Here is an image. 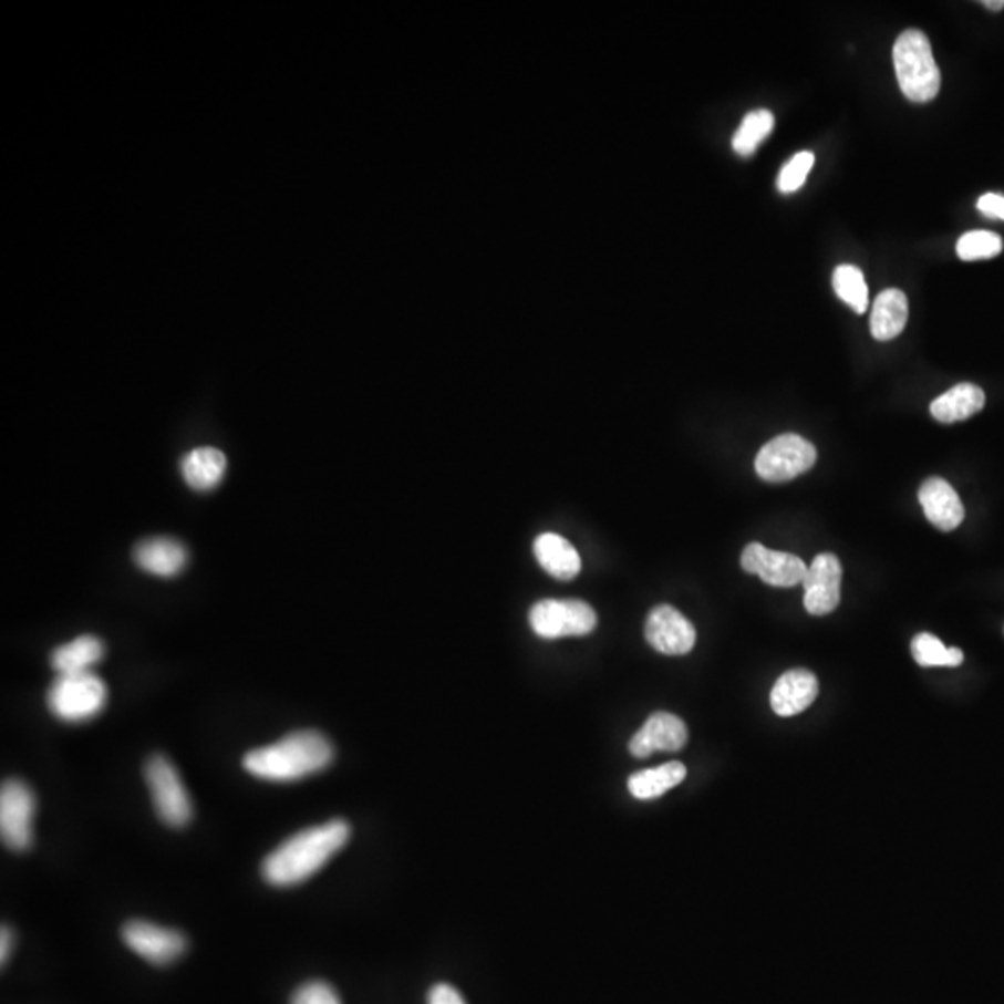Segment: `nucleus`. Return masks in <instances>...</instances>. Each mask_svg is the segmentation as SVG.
I'll return each instance as SVG.
<instances>
[{
	"mask_svg": "<svg viewBox=\"0 0 1004 1004\" xmlns=\"http://www.w3.org/2000/svg\"><path fill=\"white\" fill-rule=\"evenodd\" d=\"M912 655L919 666H960L964 653L959 648H946L934 634L921 633L912 640Z\"/></svg>",
	"mask_w": 1004,
	"mask_h": 1004,
	"instance_id": "24",
	"label": "nucleus"
},
{
	"mask_svg": "<svg viewBox=\"0 0 1004 1004\" xmlns=\"http://www.w3.org/2000/svg\"><path fill=\"white\" fill-rule=\"evenodd\" d=\"M908 298L899 289H886L872 303L871 333L877 341L899 338L908 324Z\"/></svg>",
	"mask_w": 1004,
	"mask_h": 1004,
	"instance_id": "19",
	"label": "nucleus"
},
{
	"mask_svg": "<svg viewBox=\"0 0 1004 1004\" xmlns=\"http://www.w3.org/2000/svg\"><path fill=\"white\" fill-rule=\"evenodd\" d=\"M428 1004H465L458 990L448 984H437L428 993Z\"/></svg>",
	"mask_w": 1004,
	"mask_h": 1004,
	"instance_id": "29",
	"label": "nucleus"
},
{
	"mask_svg": "<svg viewBox=\"0 0 1004 1004\" xmlns=\"http://www.w3.org/2000/svg\"><path fill=\"white\" fill-rule=\"evenodd\" d=\"M226 469V454L215 447L194 448L180 459L183 478L196 491L215 489L224 480Z\"/></svg>",
	"mask_w": 1004,
	"mask_h": 1004,
	"instance_id": "17",
	"label": "nucleus"
},
{
	"mask_svg": "<svg viewBox=\"0 0 1004 1004\" xmlns=\"http://www.w3.org/2000/svg\"><path fill=\"white\" fill-rule=\"evenodd\" d=\"M1003 251V240L992 231H970L960 237L956 253L962 261L992 259Z\"/></svg>",
	"mask_w": 1004,
	"mask_h": 1004,
	"instance_id": "26",
	"label": "nucleus"
},
{
	"mask_svg": "<svg viewBox=\"0 0 1004 1004\" xmlns=\"http://www.w3.org/2000/svg\"><path fill=\"white\" fill-rule=\"evenodd\" d=\"M0 941H2V945H0V956H2V964H4L8 956H10V949H12V930L4 927V929H2V935H0Z\"/></svg>",
	"mask_w": 1004,
	"mask_h": 1004,
	"instance_id": "31",
	"label": "nucleus"
},
{
	"mask_svg": "<svg viewBox=\"0 0 1004 1004\" xmlns=\"http://www.w3.org/2000/svg\"><path fill=\"white\" fill-rule=\"evenodd\" d=\"M919 503L927 519L943 532L956 529L964 521L965 510L959 494L940 476H930L921 484Z\"/></svg>",
	"mask_w": 1004,
	"mask_h": 1004,
	"instance_id": "14",
	"label": "nucleus"
},
{
	"mask_svg": "<svg viewBox=\"0 0 1004 1004\" xmlns=\"http://www.w3.org/2000/svg\"><path fill=\"white\" fill-rule=\"evenodd\" d=\"M188 552L174 538H149L134 549V562L139 569L155 577H175L185 569Z\"/></svg>",
	"mask_w": 1004,
	"mask_h": 1004,
	"instance_id": "16",
	"label": "nucleus"
},
{
	"mask_svg": "<svg viewBox=\"0 0 1004 1004\" xmlns=\"http://www.w3.org/2000/svg\"><path fill=\"white\" fill-rule=\"evenodd\" d=\"M125 945L153 965H168L185 952V935L149 921H128L122 930Z\"/></svg>",
	"mask_w": 1004,
	"mask_h": 1004,
	"instance_id": "9",
	"label": "nucleus"
},
{
	"mask_svg": "<svg viewBox=\"0 0 1004 1004\" xmlns=\"http://www.w3.org/2000/svg\"><path fill=\"white\" fill-rule=\"evenodd\" d=\"M817 462V448L796 434L774 437L755 456V470L765 483H789Z\"/></svg>",
	"mask_w": 1004,
	"mask_h": 1004,
	"instance_id": "7",
	"label": "nucleus"
},
{
	"mask_svg": "<svg viewBox=\"0 0 1004 1004\" xmlns=\"http://www.w3.org/2000/svg\"><path fill=\"white\" fill-rule=\"evenodd\" d=\"M146 782L155 811L163 822L174 828H183L190 822L194 815L193 798L168 757L153 755L147 760Z\"/></svg>",
	"mask_w": 1004,
	"mask_h": 1004,
	"instance_id": "5",
	"label": "nucleus"
},
{
	"mask_svg": "<svg viewBox=\"0 0 1004 1004\" xmlns=\"http://www.w3.org/2000/svg\"><path fill=\"white\" fill-rule=\"evenodd\" d=\"M645 639L664 655H686L696 644V629L680 610L659 604L645 621Z\"/></svg>",
	"mask_w": 1004,
	"mask_h": 1004,
	"instance_id": "11",
	"label": "nucleus"
},
{
	"mask_svg": "<svg viewBox=\"0 0 1004 1004\" xmlns=\"http://www.w3.org/2000/svg\"><path fill=\"white\" fill-rule=\"evenodd\" d=\"M530 628L541 639L584 636L598 625V614L581 599H544L530 609Z\"/></svg>",
	"mask_w": 1004,
	"mask_h": 1004,
	"instance_id": "6",
	"label": "nucleus"
},
{
	"mask_svg": "<svg viewBox=\"0 0 1004 1004\" xmlns=\"http://www.w3.org/2000/svg\"><path fill=\"white\" fill-rule=\"evenodd\" d=\"M108 691L93 672L59 675L46 694L51 713L62 722L92 721L105 708Z\"/></svg>",
	"mask_w": 1004,
	"mask_h": 1004,
	"instance_id": "4",
	"label": "nucleus"
},
{
	"mask_svg": "<svg viewBox=\"0 0 1004 1004\" xmlns=\"http://www.w3.org/2000/svg\"><path fill=\"white\" fill-rule=\"evenodd\" d=\"M812 164H815V155L809 152L798 153V155L790 158L789 163L785 164L784 169H782V174H779V190L784 194L796 193L806 183Z\"/></svg>",
	"mask_w": 1004,
	"mask_h": 1004,
	"instance_id": "27",
	"label": "nucleus"
},
{
	"mask_svg": "<svg viewBox=\"0 0 1004 1004\" xmlns=\"http://www.w3.org/2000/svg\"><path fill=\"white\" fill-rule=\"evenodd\" d=\"M834 289L842 302L850 306L856 313L863 314L869 308V287L863 272L853 265H841L834 272Z\"/></svg>",
	"mask_w": 1004,
	"mask_h": 1004,
	"instance_id": "23",
	"label": "nucleus"
},
{
	"mask_svg": "<svg viewBox=\"0 0 1004 1004\" xmlns=\"http://www.w3.org/2000/svg\"><path fill=\"white\" fill-rule=\"evenodd\" d=\"M35 796L21 779L0 789V836L8 848L23 852L34 839Z\"/></svg>",
	"mask_w": 1004,
	"mask_h": 1004,
	"instance_id": "8",
	"label": "nucleus"
},
{
	"mask_svg": "<svg viewBox=\"0 0 1004 1004\" xmlns=\"http://www.w3.org/2000/svg\"><path fill=\"white\" fill-rule=\"evenodd\" d=\"M819 696V681L809 670L796 667L785 672L773 692H770V705L774 713L778 716H795V714L806 711Z\"/></svg>",
	"mask_w": 1004,
	"mask_h": 1004,
	"instance_id": "15",
	"label": "nucleus"
},
{
	"mask_svg": "<svg viewBox=\"0 0 1004 1004\" xmlns=\"http://www.w3.org/2000/svg\"><path fill=\"white\" fill-rule=\"evenodd\" d=\"M535 555L541 568L560 581H569L581 571L579 551L563 536L555 532H546L536 538Z\"/></svg>",
	"mask_w": 1004,
	"mask_h": 1004,
	"instance_id": "18",
	"label": "nucleus"
},
{
	"mask_svg": "<svg viewBox=\"0 0 1004 1004\" xmlns=\"http://www.w3.org/2000/svg\"><path fill=\"white\" fill-rule=\"evenodd\" d=\"M346 820L333 819L325 825L298 831L281 842L262 861V878L276 888H291L306 882L349 842Z\"/></svg>",
	"mask_w": 1004,
	"mask_h": 1004,
	"instance_id": "1",
	"label": "nucleus"
},
{
	"mask_svg": "<svg viewBox=\"0 0 1004 1004\" xmlns=\"http://www.w3.org/2000/svg\"><path fill=\"white\" fill-rule=\"evenodd\" d=\"M685 778V765L672 760L661 767L633 774L628 782L629 793L639 800H651V798H659L667 790L674 789L675 785H680Z\"/></svg>",
	"mask_w": 1004,
	"mask_h": 1004,
	"instance_id": "22",
	"label": "nucleus"
},
{
	"mask_svg": "<svg viewBox=\"0 0 1004 1004\" xmlns=\"http://www.w3.org/2000/svg\"><path fill=\"white\" fill-rule=\"evenodd\" d=\"M741 566L752 576H759L760 581L770 587H796L807 576V566L801 558L790 552L770 551L760 544H749L744 549Z\"/></svg>",
	"mask_w": 1004,
	"mask_h": 1004,
	"instance_id": "10",
	"label": "nucleus"
},
{
	"mask_svg": "<svg viewBox=\"0 0 1004 1004\" xmlns=\"http://www.w3.org/2000/svg\"><path fill=\"white\" fill-rule=\"evenodd\" d=\"M842 568L839 558L831 552H822L807 568L804 579V604L812 615H826L837 609L841 601Z\"/></svg>",
	"mask_w": 1004,
	"mask_h": 1004,
	"instance_id": "12",
	"label": "nucleus"
},
{
	"mask_svg": "<svg viewBox=\"0 0 1004 1004\" xmlns=\"http://www.w3.org/2000/svg\"><path fill=\"white\" fill-rule=\"evenodd\" d=\"M986 404L984 391L975 384H959L930 404V413L943 424L959 423L973 417Z\"/></svg>",
	"mask_w": 1004,
	"mask_h": 1004,
	"instance_id": "20",
	"label": "nucleus"
},
{
	"mask_svg": "<svg viewBox=\"0 0 1004 1004\" xmlns=\"http://www.w3.org/2000/svg\"><path fill=\"white\" fill-rule=\"evenodd\" d=\"M893 62L905 100L929 103L940 93V68L924 32L915 29L902 32L894 41Z\"/></svg>",
	"mask_w": 1004,
	"mask_h": 1004,
	"instance_id": "3",
	"label": "nucleus"
},
{
	"mask_svg": "<svg viewBox=\"0 0 1004 1004\" xmlns=\"http://www.w3.org/2000/svg\"><path fill=\"white\" fill-rule=\"evenodd\" d=\"M773 112H749L748 116L744 117L743 123H741V127H738L735 136H733V149H735L738 155L748 157V155H752V153L760 146V142L767 138L768 134L773 133Z\"/></svg>",
	"mask_w": 1004,
	"mask_h": 1004,
	"instance_id": "25",
	"label": "nucleus"
},
{
	"mask_svg": "<svg viewBox=\"0 0 1004 1004\" xmlns=\"http://www.w3.org/2000/svg\"><path fill=\"white\" fill-rule=\"evenodd\" d=\"M333 755V746L322 733L302 729L246 754L242 765L256 778L287 784L330 767Z\"/></svg>",
	"mask_w": 1004,
	"mask_h": 1004,
	"instance_id": "2",
	"label": "nucleus"
},
{
	"mask_svg": "<svg viewBox=\"0 0 1004 1004\" xmlns=\"http://www.w3.org/2000/svg\"><path fill=\"white\" fill-rule=\"evenodd\" d=\"M689 732L685 722L672 713L651 714L640 732L631 738L629 752L645 759L655 752H680L686 744Z\"/></svg>",
	"mask_w": 1004,
	"mask_h": 1004,
	"instance_id": "13",
	"label": "nucleus"
},
{
	"mask_svg": "<svg viewBox=\"0 0 1004 1004\" xmlns=\"http://www.w3.org/2000/svg\"><path fill=\"white\" fill-rule=\"evenodd\" d=\"M976 207H979L982 215L1004 220V196H1001V194H984V196L979 199Z\"/></svg>",
	"mask_w": 1004,
	"mask_h": 1004,
	"instance_id": "30",
	"label": "nucleus"
},
{
	"mask_svg": "<svg viewBox=\"0 0 1004 1004\" xmlns=\"http://www.w3.org/2000/svg\"><path fill=\"white\" fill-rule=\"evenodd\" d=\"M105 655V645L97 636L82 634L68 644L60 645L51 655V664L59 675L84 674Z\"/></svg>",
	"mask_w": 1004,
	"mask_h": 1004,
	"instance_id": "21",
	"label": "nucleus"
},
{
	"mask_svg": "<svg viewBox=\"0 0 1004 1004\" xmlns=\"http://www.w3.org/2000/svg\"><path fill=\"white\" fill-rule=\"evenodd\" d=\"M982 7H986L987 10H992V12H1001V10H1003L1004 8V0H997V2H992V0H984V2H982Z\"/></svg>",
	"mask_w": 1004,
	"mask_h": 1004,
	"instance_id": "32",
	"label": "nucleus"
},
{
	"mask_svg": "<svg viewBox=\"0 0 1004 1004\" xmlns=\"http://www.w3.org/2000/svg\"><path fill=\"white\" fill-rule=\"evenodd\" d=\"M291 1004H341V998L330 984L313 981L298 987Z\"/></svg>",
	"mask_w": 1004,
	"mask_h": 1004,
	"instance_id": "28",
	"label": "nucleus"
}]
</instances>
